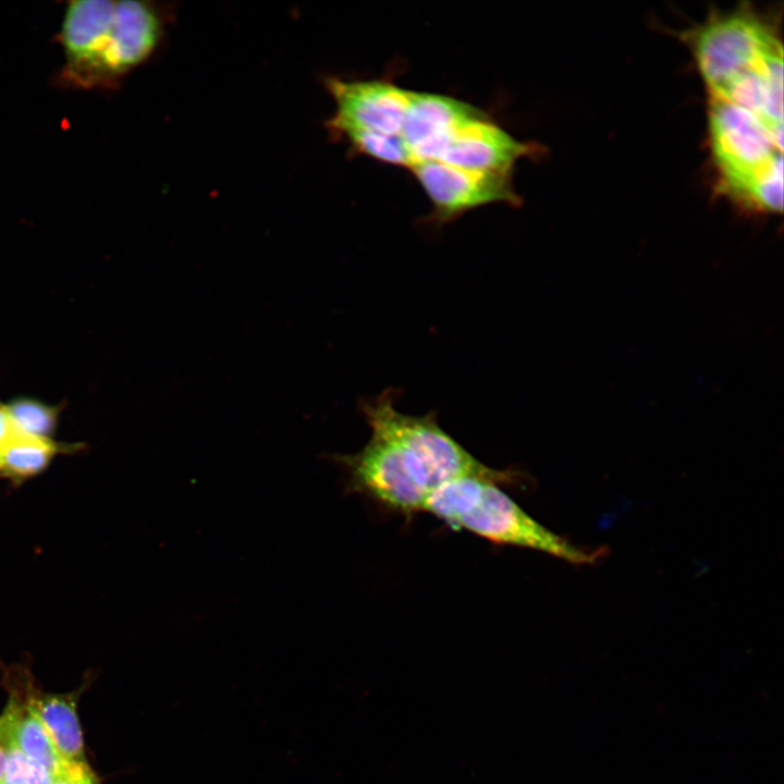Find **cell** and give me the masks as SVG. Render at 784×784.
Listing matches in <instances>:
<instances>
[{
  "label": "cell",
  "instance_id": "cell-1",
  "mask_svg": "<svg viewBox=\"0 0 784 784\" xmlns=\"http://www.w3.org/2000/svg\"><path fill=\"white\" fill-rule=\"evenodd\" d=\"M396 394L389 389L360 401L359 409L371 430L368 442L354 454L329 455L342 470L347 493L412 515L422 512L429 497L452 479L511 471L476 460L441 428L433 412L413 416L397 411Z\"/></svg>",
  "mask_w": 784,
  "mask_h": 784
},
{
  "label": "cell",
  "instance_id": "cell-2",
  "mask_svg": "<svg viewBox=\"0 0 784 784\" xmlns=\"http://www.w3.org/2000/svg\"><path fill=\"white\" fill-rule=\"evenodd\" d=\"M162 34L158 10L146 1L77 0L64 10L58 42L62 87L107 89L145 62Z\"/></svg>",
  "mask_w": 784,
  "mask_h": 784
},
{
  "label": "cell",
  "instance_id": "cell-3",
  "mask_svg": "<svg viewBox=\"0 0 784 784\" xmlns=\"http://www.w3.org/2000/svg\"><path fill=\"white\" fill-rule=\"evenodd\" d=\"M516 476L511 470L504 476L468 475L452 479L429 497L422 512L497 544L536 550L576 564L600 556L546 528L498 487L513 482Z\"/></svg>",
  "mask_w": 784,
  "mask_h": 784
},
{
  "label": "cell",
  "instance_id": "cell-4",
  "mask_svg": "<svg viewBox=\"0 0 784 784\" xmlns=\"http://www.w3.org/2000/svg\"><path fill=\"white\" fill-rule=\"evenodd\" d=\"M709 127L722 185L733 197L783 164V131L771 127L746 109L710 97Z\"/></svg>",
  "mask_w": 784,
  "mask_h": 784
},
{
  "label": "cell",
  "instance_id": "cell-5",
  "mask_svg": "<svg viewBox=\"0 0 784 784\" xmlns=\"http://www.w3.org/2000/svg\"><path fill=\"white\" fill-rule=\"evenodd\" d=\"M693 45L710 94L782 51L775 35L749 13L712 19L696 32Z\"/></svg>",
  "mask_w": 784,
  "mask_h": 784
},
{
  "label": "cell",
  "instance_id": "cell-6",
  "mask_svg": "<svg viewBox=\"0 0 784 784\" xmlns=\"http://www.w3.org/2000/svg\"><path fill=\"white\" fill-rule=\"evenodd\" d=\"M409 170L432 204L429 221L438 225L485 205L519 207L523 201L513 186L514 172L467 170L440 161L417 162Z\"/></svg>",
  "mask_w": 784,
  "mask_h": 784
},
{
  "label": "cell",
  "instance_id": "cell-7",
  "mask_svg": "<svg viewBox=\"0 0 784 784\" xmlns=\"http://www.w3.org/2000/svg\"><path fill=\"white\" fill-rule=\"evenodd\" d=\"M326 87L335 103L327 126L335 136L355 131L401 136L409 89L383 78L329 77Z\"/></svg>",
  "mask_w": 784,
  "mask_h": 784
},
{
  "label": "cell",
  "instance_id": "cell-8",
  "mask_svg": "<svg viewBox=\"0 0 784 784\" xmlns=\"http://www.w3.org/2000/svg\"><path fill=\"white\" fill-rule=\"evenodd\" d=\"M489 117L478 107L461 99L429 91L411 90L401 137L412 157L413 164L437 161L451 137L460 128Z\"/></svg>",
  "mask_w": 784,
  "mask_h": 784
},
{
  "label": "cell",
  "instance_id": "cell-9",
  "mask_svg": "<svg viewBox=\"0 0 784 784\" xmlns=\"http://www.w3.org/2000/svg\"><path fill=\"white\" fill-rule=\"evenodd\" d=\"M539 152L538 144L516 139L489 117L460 128L437 161L467 170L514 172L518 159Z\"/></svg>",
  "mask_w": 784,
  "mask_h": 784
},
{
  "label": "cell",
  "instance_id": "cell-10",
  "mask_svg": "<svg viewBox=\"0 0 784 784\" xmlns=\"http://www.w3.org/2000/svg\"><path fill=\"white\" fill-rule=\"evenodd\" d=\"M83 448L82 443H63L13 430L0 453V478L20 486L46 470L56 456Z\"/></svg>",
  "mask_w": 784,
  "mask_h": 784
},
{
  "label": "cell",
  "instance_id": "cell-11",
  "mask_svg": "<svg viewBox=\"0 0 784 784\" xmlns=\"http://www.w3.org/2000/svg\"><path fill=\"white\" fill-rule=\"evenodd\" d=\"M33 702L62 760L86 761L75 698L70 694H48L33 698Z\"/></svg>",
  "mask_w": 784,
  "mask_h": 784
},
{
  "label": "cell",
  "instance_id": "cell-12",
  "mask_svg": "<svg viewBox=\"0 0 784 784\" xmlns=\"http://www.w3.org/2000/svg\"><path fill=\"white\" fill-rule=\"evenodd\" d=\"M11 740L28 758L47 769L52 776L60 770L63 760L37 714L33 698L24 705Z\"/></svg>",
  "mask_w": 784,
  "mask_h": 784
},
{
  "label": "cell",
  "instance_id": "cell-13",
  "mask_svg": "<svg viewBox=\"0 0 784 784\" xmlns=\"http://www.w3.org/2000/svg\"><path fill=\"white\" fill-rule=\"evenodd\" d=\"M14 431L53 439L62 405H50L34 397H16L5 404Z\"/></svg>",
  "mask_w": 784,
  "mask_h": 784
},
{
  "label": "cell",
  "instance_id": "cell-14",
  "mask_svg": "<svg viewBox=\"0 0 784 784\" xmlns=\"http://www.w3.org/2000/svg\"><path fill=\"white\" fill-rule=\"evenodd\" d=\"M345 139L357 154L378 161L409 168L412 157L400 135H385L371 132H347L340 136Z\"/></svg>",
  "mask_w": 784,
  "mask_h": 784
},
{
  "label": "cell",
  "instance_id": "cell-15",
  "mask_svg": "<svg viewBox=\"0 0 784 784\" xmlns=\"http://www.w3.org/2000/svg\"><path fill=\"white\" fill-rule=\"evenodd\" d=\"M0 784H53V776L11 742L5 772Z\"/></svg>",
  "mask_w": 784,
  "mask_h": 784
},
{
  "label": "cell",
  "instance_id": "cell-16",
  "mask_svg": "<svg viewBox=\"0 0 784 784\" xmlns=\"http://www.w3.org/2000/svg\"><path fill=\"white\" fill-rule=\"evenodd\" d=\"M53 784H100L87 761H64L53 776Z\"/></svg>",
  "mask_w": 784,
  "mask_h": 784
},
{
  "label": "cell",
  "instance_id": "cell-17",
  "mask_svg": "<svg viewBox=\"0 0 784 784\" xmlns=\"http://www.w3.org/2000/svg\"><path fill=\"white\" fill-rule=\"evenodd\" d=\"M12 432L13 428L7 413L5 404L0 401V453Z\"/></svg>",
  "mask_w": 784,
  "mask_h": 784
},
{
  "label": "cell",
  "instance_id": "cell-18",
  "mask_svg": "<svg viewBox=\"0 0 784 784\" xmlns=\"http://www.w3.org/2000/svg\"><path fill=\"white\" fill-rule=\"evenodd\" d=\"M11 742L0 743V783L5 772Z\"/></svg>",
  "mask_w": 784,
  "mask_h": 784
}]
</instances>
